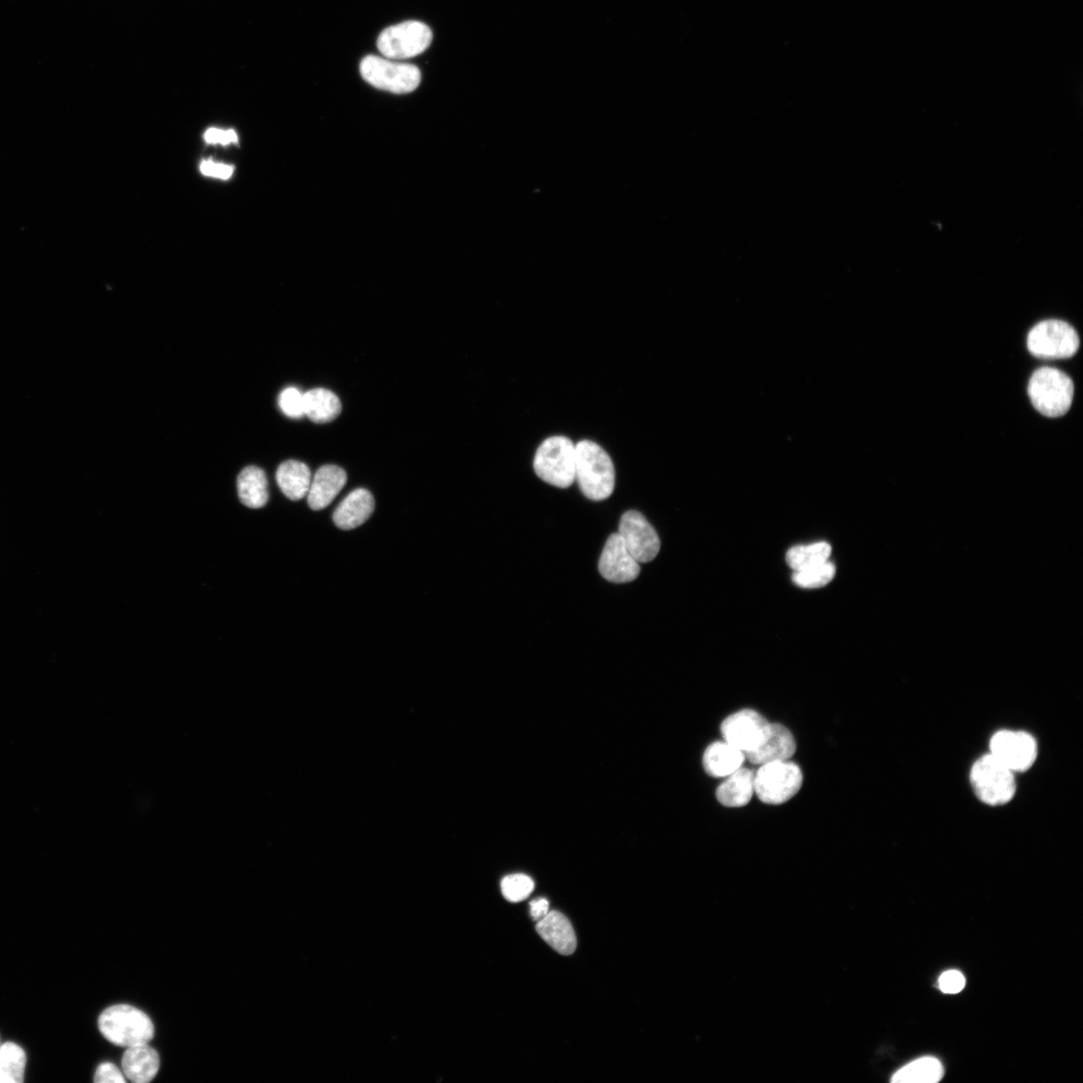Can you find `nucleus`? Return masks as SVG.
<instances>
[{
	"label": "nucleus",
	"mask_w": 1083,
	"mask_h": 1083,
	"mask_svg": "<svg viewBox=\"0 0 1083 1083\" xmlns=\"http://www.w3.org/2000/svg\"><path fill=\"white\" fill-rule=\"evenodd\" d=\"M575 481L592 501H603L613 494L615 468L610 456L598 444L581 441L576 445Z\"/></svg>",
	"instance_id": "nucleus-1"
},
{
	"label": "nucleus",
	"mask_w": 1083,
	"mask_h": 1083,
	"mask_svg": "<svg viewBox=\"0 0 1083 1083\" xmlns=\"http://www.w3.org/2000/svg\"><path fill=\"white\" fill-rule=\"evenodd\" d=\"M98 1024L107 1040L123 1047L149 1043L155 1033L151 1018L142 1010L128 1004L107 1008L101 1014Z\"/></svg>",
	"instance_id": "nucleus-2"
},
{
	"label": "nucleus",
	"mask_w": 1083,
	"mask_h": 1083,
	"mask_svg": "<svg viewBox=\"0 0 1083 1083\" xmlns=\"http://www.w3.org/2000/svg\"><path fill=\"white\" fill-rule=\"evenodd\" d=\"M1028 395L1035 410L1047 418H1059L1070 409L1074 396L1071 379L1059 370L1041 368L1033 373Z\"/></svg>",
	"instance_id": "nucleus-3"
},
{
	"label": "nucleus",
	"mask_w": 1083,
	"mask_h": 1083,
	"mask_svg": "<svg viewBox=\"0 0 1083 1083\" xmlns=\"http://www.w3.org/2000/svg\"><path fill=\"white\" fill-rule=\"evenodd\" d=\"M536 475L554 487L567 489L575 482L576 445L562 436L544 441L534 459Z\"/></svg>",
	"instance_id": "nucleus-4"
},
{
	"label": "nucleus",
	"mask_w": 1083,
	"mask_h": 1083,
	"mask_svg": "<svg viewBox=\"0 0 1083 1083\" xmlns=\"http://www.w3.org/2000/svg\"><path fill=\"white\" fill-rule=\"evenodd\" d=\"M1014 774L989 754L973 765L970 781L975 795L982 803L997 807L1008 804L1015 796Z\"/></svg>",
	"instance_id": "nucleus-5"
},
{
	"label": "nucleus",
	"mask_w": 1083,
	"mask_h": 1083,
	"mask_svg": "<svg viewBox=\"0 0 1083 1083\" xmlns=\"http://www.w3.org/2000/svg\"><path fill=\"white\" fill-rule=\"evenodd\" d=\"M360 74L373 87L396 95L410 94L422 82L421 71L415 65L377 56L361 61Z\"/></svg>",
	"instance_id": "nucleus-6"
},
{
	"label": "nucleus",
	"mask_w": 1083,
	"mask_h": 1083,
	"mask_svg": "<svg viewBox=\"0 0 1083 1083\" xmlns=\"http://www.w3.org/2000/svg\"><path fill=\"white\" fill-rule=\"evenodd\" d=\"M803 782V773L795 763H768L755 773V793L763 803L778 806L793 799Z\"/></svg>",
	"instance_id": "nucleus-7"
},
{
	"label": "nucleus",
	"mask_w": 1083,
	"mask_h": 1083,
	"mask_svg": "<svg viewBox=\"0 0 1083 1083\" xmlns=\"http://www.w3.org/2000/svg\"><path fill=\"white\" fill-rule=\"evenodd\" d=\"M1079 343L1076 330L1061 320L1042 321L1031 329L1027 337L1031 354L1042 359L1070 358L1077 352Z\"/></svg>",
	"instance_id": "nucleus-8"
},
{
	"label": "nucleus",
	"mask_w": 1083,
	"mask_h": 1083,
	"mask_svg": "<svg viewBox=\"0 0 1083 1083\" xmlns=\"http://www.w3.org/2000/svg\"><path fill=\"white\" fill-rule=\"evenodd\" d=\"M433 42V32L424 23L409 21L385 30L378 40L381 54L402 61L425 53Z\"/></svg>",
	"instance_id": "nucleus-9"
},
{
	"label": "nucleus",
	"mask_w": 1083,
	"mask_h": 1083,
	"mask_svg": "<svg viewBox=\"0 0 1083 1083\" xmlns=\"http://www.w3.org/2000/svg\"><path fill=\"white\" fill-rule=\"evenodd\" d=\"M770 722L753 709H743L730 715L721 724L725 742L744 754L757 750L767 739Z\"/></svg>",
	"instance_id": "nucleus-10"
},
{
	"label": "nucleus",
	"mask_w": 1083,
	"mask_h": 1083,
	"mask_svg": "<svg viewBox=\"0 0 1083 1083\" xmlns=\"http://www.w3.org/2000/svg\"><path fill=\"white\" fill-rule=\"evenodd\" d=\"M1037 754L1035 739L1025 732L1001 731L990 742V755L1013 773L1028 771Z\"/></svg>",
	"instance_id": "nucleus-11"
},
{
	"label": "nucleus",
	"mask_w": 1083,
	"mask_h": 1083,
	"mask_svg": "<svg viewBox=\"0 0 1083 1083\" xmlns=\"http://www.w3.org/2000/svg\"><path fill=\"white\" fill-rule=\"evenodd\" d=\"M618 534L638 563L653 561L660 551L661 543L655 529L637 511L626 512L621 517Z\"/></svg>",
	"instance_id": "nucleus-12"
},
{
	"label": "nucleus",
	"mask_w": 1083,
	"mask_h": 1083,
	"mask_svg": "<svg viewBox=\"0 0 1083 1083\" xmlns=\"http://www.w3.org/2000/svg\"><path fill=\"white\" fill-rule=\"evenodd\" d=\"M640 565L629 553L620 535H611L599 560V572L609 582L622 584L637 579Z\"/></svg>",
	"instance_id": "nucleus-13"
},
{
	"label": "nucleus",
	"mask_w": 1083,
	"mask_h": 1083,
	"mask_svg": "<svg viewBox=\"0 0 1083 1083\" xmlns=\"http://www.w3.org/2000/svg\"><path fill=\"white\" fill-rule=\"evenodd\" d=\"M797 751V744L792 733L783 725L771 724L765 742L755 751L745 754L754 765L789 761Z\"/></svg>",
	"instance_id": "nucleus-14"
},
{
	"label": "nucleus",
	"mask_w": 1083,
	"mask_h": 1083,
	"mask_svg": "<svg viewBox=\"0 0 1083 1083\" xmlns=\"http://www.w3.org/2000/svg\"><path fill=\"white\" fill-rule=\"evenodd\" d=\"M347 475L343 469L334 465L321 467L313 479L307 494L309 507L320 511L329 506L343 489Z\"/></svg>",
	"instance_id": "nucleus-15"
},
{
	"label": "nucleus",
	"mask_w": 1083,
	"mask_h": 1083,
	"mask_svg": "<svg viewBox=\"0 0 1083 1083\" xmlns=\"http://www.w3.org/2000/svg\"><path fill=\"white\" fill-rule=\"evenodd\" d=\"M375 506V499L370 491L357 489L337 507L333 514V522L341 530H353L371 518Z\"/></svg>",
	"instance_id": "nucleus-16"
},
{
	"label": "nucleus",
	"mask_w": 1083,
	"mask_h": 1083,
	"mask_svg": "<svg viewBox=\"0 0 1083 1083\" xmlns=\"http://www.w3.org/2000/svg\"><path fill=\"white\" fill-rule=\"evenodd\" d=\"M122 1069L132 1082L148 1083L160 1069V1056L148 1043L127 1047L122 1058Z\"/></svg>",
	"instance_id": "nucleus-17"
},
{
	"label": "nucleus",
	"mask_w": 1083,
	"mask_h": 1083,
	"mask_svg": "<svg viewBox=\"0 0 1083 1083\" xmlns=\"http://www.w3.org/2000/svg\"><path fill=\"white\" fill-rule=\"evenodd\" d=\"M538 934L561 955H571L577 947L574 928L568 918L558 911L549 912L536 926Z\"/></svg>",
	"instance_id": "nucleus-18"
},
{
	"label": "nucleus",
	"mask_w": 1083,
	"mask_h": 1083,
	"mask_svg": "<svg viewBox=\"0 0 1083 1083\" xmlns=\"http://www.w3.org/2000/svg\"><path fill=\"white\" fill-rule=\"evenodd\" d=\"M727 778L716 790L717 801L728 808L747 806L755 794V773L740 768Z\"/></svg>",
	"instance_id": "nucleus-19"
},
{
	"label": "nucleus",
	"mask_w": 1083,
	"mask_h": 1083,
	"mask_svg": "<svg viewBox=\"0 0 1083 1083\" xmlns=\"http://www.w3.org/2000/svg\"><path fill=\"white\" fill-rule=\"evenodd\" d=\"M746 760L745 754L725 743L710 745L703 755V768L712 778H727L740 768Z\"/></svg>",
	"instance_id": "nucleus-20"
},
{
	"label": "nucleus",
	"mask_w": 1083,
	"mask_h": 1083,
	"mask_svg": "<svg viewBox=\"0 0 1083 1083\" xmlns=\"http://www.w3.org/2000/svg\"><path fill=\"white\" fill-rule=\"evenodd\" d=\"M311 480L310 469L298 461L290 460L282 463L276 473L279 488L292 501H298L307 496Z\"/></svg>",
	"instance_id": "nucleus-21"
},
{
	"label": "nucleus",
	"mask_w": 1083,
	"mask_h": 1083,
	"mask_svg": "<svg viewBox=\"0 0 1083 1083\" xmlns=\"http://www.w3.org/2000/svg\"><path fill=\"white\" fill-rule=\"evenodd\" d=\"M241 503L250 509H261L268 502V482L263 470L255 466L245 468L237 479Z\"/></svg>",
	"instance_id": "nucleus-22"
},
{
	"label": "nucleus",
	"mask_w": 1083,
	"mask_h": 1083,
	"mask_svg": "<svg viewBox=\"0 0 1083 1083\" xmlns=\"http://www.w3.org/2000/svg\"><path fill=\"white\" fill-rule=\"evenodd\" d=\"M341 410L338 397L328 390L314 389L304 394V416L315 424L334 421Z\"/></svg>",
	"instance_id": "nucleus-23"
},
{
	"label": "nucleus",
	"mask_w": 1083,
	"mask_h": 1083,
	"mask_svg": "<svg viewBox=\"0 0 1083 1083\" xmlns=\"http://www.w3.org/2000/svg\"><path fill=\"white\" fill-rule=\"evenodd\" d=\"M944 1075V1067L939 1059L933 1056L918 1058L901 1069L892 1077L895 1083H935Z\"/></svg>",
	"instance_id": "nucleus-24"
},
{
	"label": "nucleus",
	"mask_w": 1083,
	"mask_h": 1083,
	"mask_svg": "<svg viewBox=\"0 0 1083 1083\" xmlns=\"http://www.w3.org/2000/svg\"><path fill=\"white\" fill-rule=\"evenodd\" d=\"M27 1055L14 1042L0 1046V1083H22L25 1077Z\"/></svg>",
	"instance_id": "nucleus-25"
},
{
	"label": "nucleus",
	"mask_w": 1083,
	"mask_h": 1083,
	"mask_svg": "<svg viewBox=\"0 0 1083 1083\" xmlns=\"http://www.w3.org/2000/svg\"><path fill=\"white\" fill-rule=\"evenodd\" d=\"M832 547L827 542L795 546L787 554V562L794 571L811 568L829 561Z\"/></svg>",
	"instance_id": "nucleus-26"
},
{
	"label": "nucleus",
	"mask_w": 1083,
	"mask_h": 1083,
	"mask_svg": "<svg viewBox=\"0 0 1083 1083\" xmlns=\"http://www.w3.org/2000/svg\"><path fill=\"white\" fill-rule=\"evenodd\" d=\"M836 575L835 565L829 561L800 571H795L793 581L799 587L816 589L827 586Z\"/></svg>",
	"instance_id": "nucleus-27"
},
{
	"label": "nucleus",
	"mask_w": 1083,
	"mask_h": 1083,
	"mask_svg": "<svg viewBox=\"0 0 1083 1083\" xmlns=\"http://www.w3.org/2000/svg\"><path fill=\"white\" fill-rule=\"evenodd\" d=\"M534 888V881L523 874L507 876L501 883L504 897L512 903L526 900L533 893Z\"/></svg>",
	"instance_id": "nucleus-28"
},
{
	"label": "nucleus",
	"mask_w": 1083,
	"mask_h": 1083,
	"mask_svg": "<svg viewBox=\"0 0 1083 1083\" xmlns=\"http://www.w3.org/2000/svg\"><path fill=\"white\" fill-rule=\"evenodd\" d=\"M279 407L283 414L292 419L304 416V394L295 388L284 390L279 397Z\"/></svg>",
	"instance_id": "nucleus-29"
},
{
	"label": "nucleus",
	"mask_w": 1083,
	"mask_h": 1083,
	"mask_svg": "<svg viewBox=\"0 0 1083 1083\" xmlns=\"http://www.w3.org/2000/svg\"><path fill=\"white\" fill-rule=\"evenodd\" d=\"M966 984L964 975L957 970H949L944 972L939 980L938 985L940 990L946 994H957L961 992Z\"/></svg>",
	"instance_id": "nucleus-30"
},
{
	"label": "nucleus",
	"mask_w": 1083,
	"mask_h": 1083,
	"mask_svg": "<svg viewBox=\"0 0 1083 1083\" xmlns=\"http://www.w3.org/2000/svg\"><path fill=\"white\" fill-rule=\"evenodd\" d=\"M95 1082L98 1083H125L124 1072L112 1062L102 1063L95 1074Z\"/></svg>",
	"instance_id": "nucleus-31"
},
{
	"label": "nucleus",
	"mask_w": 1083,
	"mask_h": 1083,
	"mask_svg": "<svg viewBox=\"0 0 1083 1083\" xmlns=\"http://www.w3.org/2000/svg\"><path fill=\"white\" fill-rule=\"evenodd\" d=\"M200 171L205 176L219 178L223 180L229 179L234 173V167L224 164H216L211 160L202 162Z\"/></svg>",
	"instance_id": "nucleus-32"
},
{
	"label": "nucleus",
	"mask_w": 1083,
	"mask_h": 1083,
	"mask_svg": "<svg viewBox=\"0 0 1083 1083\" xmlns=\"http://www.w3.org/2000/svg\"><path fill=\"white\" fill-rule=\"evenodd\" d=\"M204 140L208 144H222L223 146H226L229 144H237L238 136L233 130L224 131L212 128L206 131Z\"/></svg>",
	"instance_id": "nucleus-33"
},
{
	"label": "nucleus",
	"mask_w": 1083,
	"mask_h": 1083,
	"mask_svg": "<svg viewBox=\"0 0 1083 1083\" xmlns=\"http://www.w3.org/2000/svg\"><path fill=\"white\" fill-rule=\"evenodd\" d=\"M531 915L535 921L542 920L549 913V902L544 899H536L530 903Z\"/></svg>",
	"instance_id": "nucleus-34"
}]
</instances>
